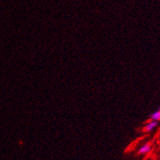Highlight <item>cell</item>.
I'll use <instances>...</instances> for the list:
<instances>
[{
    "label": "cell",
    "instance_id": "obj_1",
    "mask_svg": "<svg viewBox=\"0 0 160 160\" xmlns=\"http://www.w3.org/2000/svg\"><path fill=\"white\" fill-rule=\"evenodd\" d=\"M153 149V145L151 142H144L142 143L137 149V153L139 155H147Z\"/></svg>",
    "mask_w": 160,
    "mask_h": 160
},
{
    "label": "cell",
    "instance_id": "obj_2",
    "mask_svg": "<svg viewBox=\"0 0 160 160\" xmlns=\"http://www.w3.org/2000/svg\"><path fill=\"white\" fill-rule=\"evenodd\" d=\"M158 126H159L158 122H155V121H152V120H149L146 124L144 125L142 130H143V132H145V133H152V132H154V130L157 129Z\"/></svg>",
    "mask_w": 160,
    "mask_h": 160
},
{
    "label": "cell",
    "instance_id": "obj_3",
    "mask_svg": "<svg viewBox=\"0 0 160 160\" xmlns=\"http://www.w3.org/2000/svg\"><path fill=\"white\" fill-rule=\"evenodd\" d=\"M150 120L155 121V122H160V109H157L155 111H153L151 115H150Z\"/></svg>",
    "mask_w": 160,
    "mask_h": 160
},
{
    "label": "cell",
    "instance_id": "obj_4",
    "mask_svg": "<svg viewBox=\"0 0 160 160\" xmlns=\"http://www.w3.org/2000/svg\"><path fill=\"white\" fill-rule=\"evenodd\" d=\"M158 142L160 143V133H159V135H158Z\"/></svg>",
    "mask_w": 160,
    "mask_h": 160
},
{
    "label": "cell",
    "instance_id": "obj_5",
    "mask_svg": "<svg viewBox=\"0 0 160 160\" xmlns=\"http://www.w3.org/2000/svg\"><path fill=\"white\" fill-rule=\"evenodd\" d=\"M158 109H160V107H159V108H158Z\"/></svg>",
    "mask_w": 160,
    "mask_h": 160
}]
</instances>
